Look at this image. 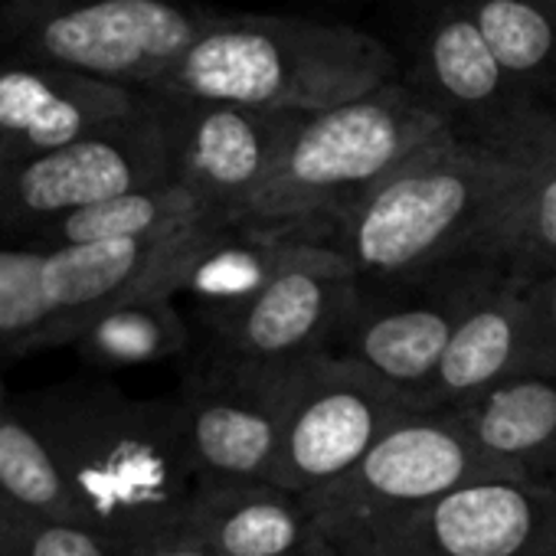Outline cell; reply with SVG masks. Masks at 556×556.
Wrapping results in <instances>:
<instances>
[{
  "instance_id": "obj_1",
  "label": "cell",
  "mask_w": 556,
  "mask_h": 556,
  "mask_svg": "<svg viewBox=\"0 0 556 556\" xmlns=\"http://www.w3.org/2000/svg\"><path fill=\"white\" fill-rule=\"evenodd\" d=\"M556 164V148L429 141L351 203L328 242L364 282H403L462 265L481 232Z\"/></svg>"
},
{
  "instance_id": "obj_2",
  "label": "cell",
  "mask_w": 556,
  "mask_h": 556,
  "mask_svg": "<svg viewBox=\"0 0 556 556\" xmlns=\"http://www.w3.org/2000/svg\"><path fill=\"white\" fill-rule=\"evenodd\" d=\"M47 442L83 523L115 549L174 523L193 468L174 396L144 400L112 383H56L17 400Z\"/></svg>"
},
{
  "instance_id": "obj_3",
  "label": "cell",
  "mask_w": 556,
  "mask_h": 556,
  "mask_svg": "<svg viewBox=\"0 0 556 556\" xmlns=\"http://www.w3.org/2000/svg\"><path fill=\"white\" fill-rule=\"evenodd\" d=\"M393 76V53L361 27L275 14H210L193 43L148 92L315 115Z\"/></svg>"
},
{
  "instance_id": "obj_4",
  "label": "cell",
  "mask_w": 556,
  "mask_h": 556,
  "mask_svg": "<svg viewBox=\"0 0 556 556\" xmlns=\"http://www.w3.org/2000/svg\"><path fill=\"white\" fill-rule=\"evenodd\" d=\"M448 131L442 112L396 76L351 102L299 115L242 223L305 226L328 239L351 203Z\"/></svg>"
},
{
  "instance_id": "obj_5",
  "label": "cell",
  "mask_w": 556,
  "mask_h": 556,
  "mask_svg": "<svg viewBox=\"0 0 556 556\" xmlns=\"http://www.w3.org/2000/svg\"><path fill=\"white\" fill-rule=\"evenodd\" d=\"M210 14L197 0H0V56L154 89Z\"/></svg>"
},
{
  "instance_id": "obj_6",
  "label": "cell",
  "mask_w": 556,
  "mask_h": 556,
  "mask_svg": "<svg viewBox=\"0 0 556 556\" xmlns=\"http://www.w3.org/2000/svg\"><path fill=\"white\" fill-rule=\"evenodd\" d=\"M491 475L514 471L484 458L448 409H413L305 504L318 536L351 556L426 501Z\"/></svg>"
},
{
  "instance_id": "obj_7",
  "label": "cell",
  "mask_w": 556,
  "mask_h": 556,
  "mask_svg": "<svg viewBox=\"0 0 556 556\" xmlns=\"http://www.w3.org/2000/svg\"><path fill=\"white\" fill-rule=\"evenodd\" d=\"M170 180L164 135L148 109L0 167V239H34L53 219L122 190Z\"/></svg>"
},
{
  "instance_id": "obj_8",
  "label": "cell",
  "mask_w": 556,
  "mask_h": 556,
  "mask_svg": "<svg viewBox=\"0 0 556 556\" xmlns=\"http://www.w3.org/2000/svg\"><path fill=\"white\" fill-rule=\"evenodd\" d=\"M416 403L361 364L318 351L299 361L268 481L308 497L344 475Z\"/></svg>"
},
{
  "instance_id": "obj_9",
  "label": "cell",
  "mask_w": 556,
  "mask_h": 556,
  "mask_svg": "<svg viewBox=\"0 0 556 556\" xmlns=\"http://www.w3.org/2000/svg\"><path fill=\"white\" fill-rule=\"evenodd\" d=\"M299 361H252L206 348L177 406L193 478H268Z\"/></svg>"
},
{
  "instance_id": "obj_10",
  "label": "cell",
  "mask_w": 556,
  "mask_h": 556,
  "mask_svg": "<svg viewBox=\"0 0 556 556\" xmlns=\"http://www.w3.org/2000/svg\"><path fill=\"white\" fill-rule=\"evenodd\" d=\"M151 112L164 135L170 180L219 223L245 219L299 118L174 92H151Z\"/></svg>"
},
{
  "instance_id": "obj_11",
  "label": "cell",
  "mask_w": 556,
  "mask_h": 556,
  "mask_svg": "<svg viewBox=\"0 0 556 556\" xmlns=\"http://www.w3.org/2000/svg\"><path fill=\"white\" fill-rule=\"evenodd\" d=\"M351 556H556V481L520 475L465 481Z\"/></svg>"
},
{
  "instance_id": "obj_12",
  "label": "cell",
  "mask_w": 556,
  "mask_h": 556,
  "mask_svg": "<svg viewBox=\"0 0 556 556\" xmlns=\"http://www.w3.org/2000/svg\"><path fill=\"white\" fill-rule=\"evenodd\" d=\"M409 83L462 138L556 148V109L497 63L462 8L429 14Z\"/></svg>"
},
{
  "instance_id": "obj_13",
  "label": "cell",
  "mask_w": 556,
  "mask_h": 556,
  "mask_svg": "<svg viewBox=\"0 0 556 556\" xmlns=\"http://www.w3.org/2000/svg\"><path fill=\"white\" fill-rule=\"evenodd\" d=\"M546 374H556L546 282L488 271L419 393V409H448L497 383Z\"/></svg>"
},
{
  "instance_id": "obj_14",
  "label": "cell",
  "mask_w": 556,
  "mask_h": 556,
  "mask_svg": "<svg viewBox=\"0 0 556 556\" xmlns=\"http://www.w3.org/2000/svg\"><path fill=\"white\" fill-rule=\"evenodd\" d=\"M361 275L328 239H312L268 286L206 318L210 348L252 361H302L328 351L361 295Z\"/></svg>"
},
{
  "instance_id": "obj_15",
  "label": "cell",
  "mask_w": 556,
  "mask_h": 556,
  "mask_svg": "<svg viewBox=\"0 0 556 556\" xmlns=\"http://www.w3.org/2000/svg\"><path fill=\"white\" fill-rule=\"evenodd\" d=\"M488 271L475 262H462V271L448 265L419 275V292H370L361 278V295L328 351L361 364L419 409V393Z\"/></svg>"
},
{
  "instance_id": "obj_16",
  "label": "cell",
  "mask_w": 556,
  "mask_h": 556,
  "mask_svg": "<svg viewBox=\"0 0 556 556\" xmlns=\"http://www.w3.org/2000/svg\"><path fill=\"white\" fill-rule=\"evenodd\" d=\"M216 223L141 239L47 245V292L56 312V348L96 312L135 295H174L180 268ZM177 299V295H174Z\"/></svg>"
},
{
  "instance_id": "obj_17",
  "label": "cell",
  "mask_w": 556,
  "mask_h": 556,
  "mask_svg": "<svg viewBox=\"0 0 556 556\" xmlns=\"http://www.w3.org/2000/svg\"><path fill=\"white\" fill-rule=\"evenodd\" d=\"M148 109V89L70 66L0 56V138L14 154L43 151Z\"/></svg>"
},
{
  "instance_id": "obj_18",
  "label": "cell",
  "mask_w": 556,
  "mask_h": 556,
  "mask_svg": "<svg viewBox=\"0 0 556 556\" xmlns=\"http://www.w3.org/2000/svg\"><path fill=\"white\" fill-rule=\"evenodd\" d=\"M174 527L216 556H295L321 543L305 497L268 478H193Z\"/></svg>"
},
{
  "instance_id": "obj_19",
  "label": "cell",
  "mask_w": 556,
  "mask_h": 556,
  "mask_svg": "<svg viewBox=\"0 0 556 556\" xmlns=\"http://www.w3.org/2000/svg\"><path fill=\"white\" fill-rule=\"evenodd\" d=\"M312 239L305 226L275 223H216L203 232L177 278V299H187L200 318H213L252 299L262 286L299 258Z\"/></svg>"
},
{
  "instance_id": "obj_20",
  "label": "cell",
  "mask_w": 556,
  "mask_h": 556,
  "mask_svg": "<svg viewBox=\"0 0 556 556\" xmlns=\"http://www.w3.org/2000/svg\"><path fill=\"white\" fill-rule=\"evenodd\" d=\"M448 413L494 465L556 481V374L497 383Z\"/></svg>"
},
{
  "instance_id": "obj_21",
  "label": "cell",
  "mask_w": 556,
  "mask_h": 556,
  "mask_svg": "<svg viewBox=\"0 0 556 556\" xmlns=\"http://www.w3.org/2000/svg\"><path fill=\"white\" fill-rule=\"evenodd\" d=\"M92 370H138L190 351V321L174 295H135L86 318L66 341Z\"/></svg>"
},
{
  "instance_id": "obj_22",
  "label": "cell",
  "mask_w": 556,
  "mask_h": 556,
  "mask_svg": "<svg viewBox=\"0 0 556 556\" xmlns=\"http://www.w3.org/2000/svg\"><path fill=\"white\" fill-rule=\"evenodd\" d=\"M203 223H219V219H213L187 187L174 180H161L73 210L53 219L50 226H43L30 242L73 245V242H99V239H141V236H161Z\"/></svg>"
},
{
  "instance_id": "obj_23",
  "label": "cell",
  "mask_w": 556,
  "mask_h": 556,
  "mask_svg": "<svg viewBox=\"0 0 556 556\" xmlns=\"http://www.w3.org/2000/svg\"><path fill=\"white\" fill-rule=\"evenodd\" d=\"M497 63L556 109V0H465Z\"/></svg>"
},
{
  "instance_id": "obj_24",
  "label": "cell",
  "mask_w": 556,
  "mask_h": 556,
  "mask_svg": "<svg viewBox=\"0 0 556 556\" xmlns=\"http://www.w3.org/2000/svg\"><path fill=\"white\" fill-rule=\"evenodd\" d=\"M0 507L83 520L47 442L0 380Z\"/></svg>"
},
{
  "instance_id": "obj_25",
  "label": "cell",
  "mask_w": 556,
  "mask_h": 556,
  "mask_svg": "<svg viewBox=\"0 0 556 556\" xmlns=\"http://www.w3.org/2000/svg\"><path fill=\"white\" fill-rule=\"evenodd\" d=\"M491 271L546 278L556 271V164L481 232L468 258Z\"/></svg>"
},
{
  "instance_id": "obj_26",
  "label": "cell",
  "mask_w": 556,
  "mask_h": 556,
  "mask_svg": "<svg viewBox=\"0 0 556 556\" xmlns=\"http://www.w3.org/2000/svg\"><path fill=\"white\" fill-rule=\"evenodd\" d=\"M43 265L47 245L0 239V357L56 348V312Z\"/></svg>"
},
{
  "instance_id": "obj_27",
  "label": "cell",
  "mask_w": 556,
  "mask_h": 556,
  "mask_svg": "<svg viewBox=\"0 0 556 556\" xmlns=\"http://www.w3.org/2000/svg\"><path fill=\"white\" fill-rule=\"evenodd\" d=\"M0 556H118V549L83 520L0 507Z\"/></svg>"
},
{
  "instance_id": "obj_28",
  "label": "cell",
  "mask_w": 556,
  "mask_h": 556,
  "mask_svg": "<svg viewBox=\"0 0 556 556\" xmlns=\"http://www.w3.org/2000/svg\"><path fill=\"white\" fill-rule=\"evenodd\" d=\"M118 556H216V553L170 523L164 530H154V533L135 540V543L122 546Z\"/></svg>"
},
{
  "instance_id": "obj_29",
  "label": "cell",
  "mask_w": 556,
  "mask_h": 556,
  "mask_svg": "<svg viewBox=\"0 0 556 556\" xmlns=\"http://www.w3.org/2000/svg\"><path fill=\"white\" fill-rule=\"evenodd\" d=\"M409 4H419V8H426L432 14V11H442V8H458V4H465V0H409Z\"/></svg>"
},
{
  "instance_id": "obj_30",
  "label": "cell",
  "mask_w": 556,
  "mask_h": 556,
  "mask_svg": "<svg viewBox=\"0 0 556 556\" xmlns=\"http://www.w3.org/2000/svg\"><path fill=\"white\" fill-rule=\"evenodd\" d=\"M546 299H549V315H553V328H556V271H549L546 278Z\"/></svg>"
},
{
  "instance_id": "obj_31",
  "label": "cell",
  "mask_w": 556,
  "mask_h": 556,
  "mask_svg": "<svg viewBox=\"0 0 556 556\" xmlns=\"http://www.w3.org/2000/svg\"><path fill=\"white\" fill-rule=\"evenodd\" d=\"M295 556H344V553H338L334 546H328V543L321 540V543H315L312 549H305V553H295Z\"/></svg>"
},
{
  "instance_id": "obj_32",
  "label": "cell",
  "mask_w": 556,
  "mask_h": 556,
  "mask_svg": "<svg viewBox=\"0 0 556 556\" xmlns=\"http://www.w3.org/2000/svg\"><path fill=\"white\" fill-rule=\"evenodd\" d=\"M11 154H14V151L8 148V141H4V138H0V167H4V164L11 161Z\"/></svg>"
}]
</instances>
